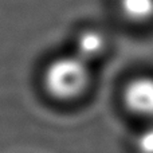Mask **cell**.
I'll return each mask as SVG.
<instances>
[{
  "mask_svg": "<svg viewBox=\"0 0 153 153\" xmlns=\"http://www.w3.org/2000/svg\"><path fill=\"white\" fill-rule=\"evenodd\" d=\"M90 67L91 65L73 53L58 56L45 70V89L56 100L70 101L78 98L89 87Z\"/></svg>",
  "mask_w": 153,
  "mask_h": 153,
  "instance_id": "1",
  "label": "cell"
},
{
  "mask_svg": "<svg viewBox=\"0 0 153 153\" xmlns=\"http://www.w3.org/2000/svg\"><path fill=\"white\" fill-rule=\"evenodd\" d=\"M109 48V36L97 26H85L73 38L71 53L87 63H94L105 55Z\"/></svg>",
  "mask_w": 153,
  "mask_h": 153,
  "instance_id": "2",
  "label": "cell"
},
{
  "mask_svg": "<svg viewBox=\"0 0 153 153\" xmlns=\"http://www.w3.org/2000/svg\"><path fill=\"white\" fill-rule=\"evenodd\" d=\"M136 149L138 153H153V126L146 128L137 136Z\"/></svg>",
  "mask_w": 153,
  "mask_h": 153,
  "instance_id": "5",
  "label": "cell"
},
{
  "mask_svg": "<svg viewBox=\"0 0 153 153\" xmlns=\"http://www.w3.org/2000/svg\"><path fill=\"white\" fill-rule=\"evenodd\" d=\"M114 12L132 26H145L153 22V0H111Z\"/></svg>",
  "mask_w": 153,
  "mask_h": 153,
  "instance_id": "4",
  "label": "cell"
},
{
  "mask_svg": "<svg viewBox=\"0 0 153 153\" xmlns=\"http://www.w3.org/2000/svg\"><path fill=\"white\" fill-rule=\"evenodd\" d=\"M124 102L128 110L144 118H153V78L138 76L126 85Z\"/></svg>",
  "mask_w": 153,
  "mask_h": 153,
  "instance_id": "3",
  "label": "cell"
}]
</instances>
